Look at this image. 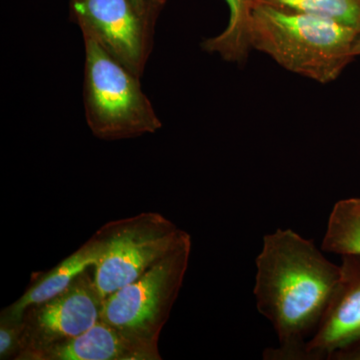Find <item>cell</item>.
Returning a JSON list of instances; mask_svg holds the SVG:
<instances>
[{
    "label": "cell",
    "mask_w": 360,
    "mask_h": 360,
    "mask_svg": "<svg viewBox=\"0 0 360 360\" xmlns=\"http://www.w3.org/2000/svg\"><path fill=\"white\" fill-rule=\"evenodd\" d=\"M255 262L257 309L279 342L264 359H303L340 281V265L329 262L314 241L281 229L264 236Z\"/></svg>",
    "instance_id": "6da1fadb"
},
{
    "label": "cell",
    "mask_w": 360,
    "mask_h": 360,
    "mask_svg": "<svg viewBox=\"0 0 360 360\" xmlns=\"http://www.w3.org/2000/svg\"><path fill=\"white\" fill-rule=\"evenodd\" d=\"M359 35L354 28L326 16L253 4L251 49L321 84L335 82L354 60L352 47Z\"/></svg>",
    "instance_id": "7a4b0ae2"
},
{
    "label": "cell",
    "mask_w": 360,
    "mask_h": 360,
    "mask_svg": "<svg viewBox=\"0 0 360 360\" xmlns=\"http://www.w3.org/2000/svg\"><path fill=\"white\" fill-rule=\"evenodd\" d=\"M84 35L85 116L92 134L103 141L155 134L162 127L141 89L139 77L106 51L96 35Z\"/></svg>",
    "instance_id": "3957f363"
},
{
    "label": "cell",
    "mask_w": 360,
    "mask_h": 360,
    "mask_svg": "<svg viewBox=\"0 0 360 360\" xmlns=\"http://www.w3.org/2000/svg\"><path fill=\"white\" fill-rule=\"evenodd\" d=\"M191 236L139 278L106 296L101 319L132 340L158 348L161 330L181 290L189 264Z\"/></svg>",
    "instance_id": "277c9868"
},
{
    "label": "cell",
    "mask_w": 360,
    "mask_h": 360,
    "mask_svg": "<svg viewBox=\"0 0 360 360\" xmlns=\"http://www.w3.org/2000/svg\"><path fill=\"white\" fill-rule=\"evenodd\" d=\"M97 232L105 243L94 266L103 300L139 278L174 250L186 233L158 212L113 220Z\"/></svg>",
    "instance_id": "5b68a950"
},
{
    "label": "cell",
    "mask_w": 360,
    "mask_h": 360,
    "mask_svg": "<svg viewBox=\"0 0 360 360\" xmlns=\"http://www.w3.org/2000/svg\"><path fill=\"white\" fill-rule=\"evenodd\" d=\"M165 4L167 0H70L71 15L79 27L94 33L113 58L139 77Z\"/></svg>",
    "instance_id": "8992f818"
},
{
    "label": "cell",
    "mask_w": 360,
    "mask_h": 360,
    "mask_svg": "<svg viewBox=\"0 0 360 360\" xmlns=\"http://www.w3.org/2000/svg\"><path fill=\"white\" fill-rule=\"evenodd\" d=\"M94 267L59 295L27 307L21 316V348L16 360L82 335L101 319L103 297Z\"/></svg>",
    "instance_id": "52a82bcc"
},
{
    "label": "cell",
    "mask_w": 360,
    "mask_h": 360,
    "mask_svg": "<svg viewBox=\"0 0 360 360\" xmlns=\"http://www.w3.org/2000/svg\"><path fill=\"white\" fill-rule=\"evenodd\" d=\"M341 257L340 281L303 359H333L360 341V255Z\"/></svg>",
    "instance_id": "ba28073f"
},
{
    "label": "cell",
    "mask_w": 360,
    "mask_h": 360,
    "mask_svg": "<svg viewBox=\"0 0 360 360\" xmlns=\"http://www.w3.org/2000/svg\"><path fill=\"white\" fill-rule=\"evenodd\" d=\"M158 348L132 340L103 319L72 340L28 355L25 360H160Z\"/></svg>",
    "instance_id": "9c48e42d"
},
{
    "label": "cell",
    "mask_w": 360,
    "mask_h": 360,
    "mask_svg": "<svg viewBox=\"0 0 360 360\" xmlns=\"http://www.w3.org/2000/svg\"><path fill=\"white\" fill-rule=\"evenodd\" d=\"M105 243L96 232L84 245L59 262L56 266L42 274H37L25 292L13 304L2 309V316L21 321L27 307L44 302L65 290L85 270L91 269L103 255Z\"/></svg>",
    "instance_id": "30bf717a"
},
{
    "label": "cell",
    "mask_w": 360,
    "mask_h": 360,
    "mask_svg": "<svg viewBox=\"0 0 360 360\" xmlns=\"http://www.w3.org/2000/svg\"><path fill=\"white\" fill-rule=\"evenodd\" d=\"M229 8L226 28L201 44L203 51L217 53L229 63L245 61L250 52V32L253 0H224Z\"/></svg>",
    "instance_id": "8fae6325"
},
{
    "label": "cell",
    "mask_w": 360,
    "mask_h": 360,
    "mask_svg": "<svg viewBox=\"0 0 360 360\" xmlns=\"http://www.w3.org/2000/svg\"><path fill=\"white\" fill-rule=\"evenodd\" d=\"M324 252L360 255V198L336 202L321 243Z\"/></svg>",
    "instance_id": "7c38bea8"
},
{
    "label": "cell",
    "mask_w": 360,
    "mask_h": 360,
    "mask_svg": "<svg viewBox=\"0 0 360 360\" xmlns=\"http://www.w3.org/2000/svg\"><path fill=\"white\" fill-rule=\"evenodd\" d=\"M300 13L319 14L354 28L360 34V0H253Z\"/></svg>",
    "instance_id": "4fadbf2b"
},
{
    "label": "cell",
    "mask_w": 360,
    "mask_h": 360,
    "mask_svg": "<svg viewBox=\"0 0 360 360\" xmlns=\"http://www.w3.org/2000/svg\"><path fill=\"white\" fill-rule=\"evenodd\" d=\"M21 348V321L0 315V359H14Z\"/></svg>",
    "instance_id": "5bb4252c"
},
{
    "label": "cell",
    "mask_w": 360,
    "mask_h": 360,
    "mask_svg": "<svg viewBox=\"0 0 360 360\" xmlns=\"http://www.w3.org/2000/svg\"><path fill=\"white\" fill-rule=\"evenodd\" d=\"M333 359L360 360V341L349 347L341 350Z\"/></svg>",
    "instance_id": "9a60e30c"
},
{
    "label": "cell",
    "mask_w": 360,
    "mask_h": 360,
    "mask_svg": "<svg viewBox=\"0 0 360 360\" xmlns=\"http://www.w3.org/2000/svg\"><path fill=\"white\" fill-rule=\"evenodd\" d=\"M352 54H354V58L360 56V34L355 40L354 47H352Z\"/></svg>",
    "instance_id": "2e32d148"
}]
</instances>
